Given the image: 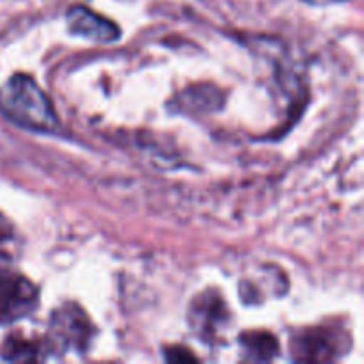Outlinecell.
I'll return each instance as SVG.
<instances>
[{
  "mask_svg": "<svg viewBox=\"0 0 364 364\" xmlns=\"http://www.w3.org/2000/svg\"><path fill=\"white\" fill-rule=\"evenodd\" d=\"M291 358L297 361H336L350 347L348 334L336 326H316L301 331L290 341Z\"/></svg>",
  "mask_w": 364,
  "mask_h": 364,
  "instance_id": "cell-3",
  "label": "cell"
},
{
  "mask_svg": "<svg viewBox=\"0 0 364 364\" xmlns=\"http://www.w3.org/2000/svg\"><path fill=\"white\" fill-rule=\"evenodd\" d=\"M0 112L25 130L38 134H55L59 130V117L52 102L28 75H13L0 87Z\"/></svg>",
  "mask_w": 364,
  "mask_h": 364,
  "instance_id": "cell-1",
  "label": "cell"
},
{
  "mask_svg": "<svg viewBox=\"0 0 364 364\" xmlns=\"http://www.w3.org/2000/svg\"><path fill=\"white\" fill-rule=\"evenodd\" d=\"M68 25L73 34L96 43H110L119 38V28L107 18L84 6H73L68 11Z\"/></svg>",
  "mask_w": 364,
  "mask_h": 364,
  "instance_id": "cell-6",
  "label": "cell"
},
{
  "mask_svg": "<svg viewBox=\"0 0 364 364\" xmlns=\"http://www.w3.org/2000/svg\"><path fill=\"white\" fill-rule=\"evenodd\" d=\"M240 345L244 348L245 358L251 361H272L279 350V345H277L274 334L265 333V331L244 333L240 338Z\"/></svg>",
  "mask_w": 364,
  "mask_h": 364,
  "instance_id": "cell-8",
  "label": "cell"
},
{
  "mask_svg": "<svg viewBox=\"0 0 364 364\" xmlns=\"http://www.w3.org/2000/svg\"><path fill=\"white\" fill-rule=\"evenodd\" d=\"M92 338V326L84 309L75 302L59 306L50 315L45 345L48 354L63 355L68 352L87 350Z\"/></svg>",
  "mask_w": 364,
  "mask_h": 364,
  "instance_id": "cell-2",
  "label": "cell"
},
{
  "mask_svg": "<svg viewBox=\"0 0 364 364\" xmlns=\"http://www.w3.org/2000/svg\"><path fill=\"white\" fill-rule=\"evenodd\" d=\"M48 350H46L45 340H27L21 336L7 338L4 345V359L6 361H18V363H36L45 361Z\"/></svg>",
  "mask_w": 364,
  "mask_h": 364,
  "instance_id": "cell-7",
  "label": "cell"
},
{
  "mask_svg": "<svg viewBox=\"0 0 364 364\" xmlns=\"http://www.w3.org/2000/svg\"><path fill=\"white\" fill-rule=\"evenodd\" d=\"M0 258V326L18 322L38 308L39 291L32 281Z\"/></svg>",
  "mask_w": 364,
  "mask_h": 364,
  "instance_id": "cell-4",
  "label": "cell"
},
{
  "mask_svg": "<svg viewBox=\"0 0 364 364\" xmlns=\"http://www.w3.org/2000/svg\"><path fill=\"white\" fill-rule=\"evenodd\" d=\"M169 361H196V355L188 352V348H167Z\"/></svg>",
  "mask_w": 364,
  "mask_h": 364,
  "instance_id": "cell-10",
  "label": "cell"
},
{
  "mask_svg": "<svg viewBox=\"0 0 364 364\" xmlns=\"http://www.w3.org/2000/svg\"><path fill=\"white\" fill-rule=\"evenodd\" d=\"M228 318L230 315H228L226 304L220 295L213 294V291H205V294L198 295L188 308L191 329L206 343L219 336L220 331L228 323Z\"/></svg>",
  "mask_w": 364,
  "mask_h": 364,
  "instance_id": "cell-5",
  "label": "cell"
},
{
  "mask_svg": "<svg viewBox=\"0 0 364 364\" xmlns=\"http://www.w3.org/2000/svg\"><path fill=\"white\" fill-rule=\"evenodd\" d=\"M14 238L16 235H14L13 224L0 213V258L2 259H9V249Z\"/></svg>",
  "mask_w": 364,
  "mask_h": 364,
  "instance_id": "cell-9",
  "label": "cell"
}]
</instances>
